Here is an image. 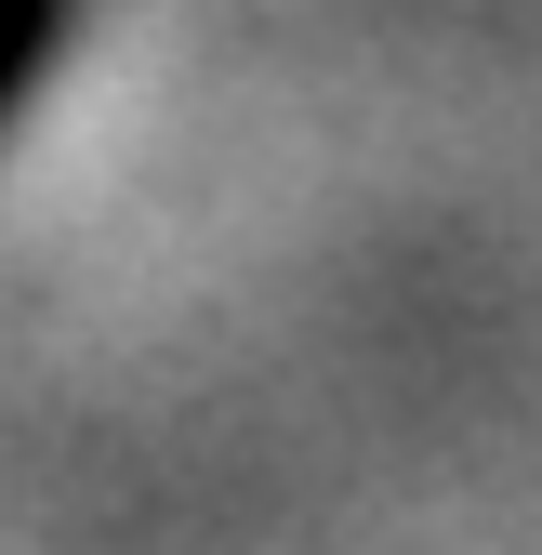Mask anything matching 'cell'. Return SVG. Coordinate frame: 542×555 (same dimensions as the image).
I'll return each instance as SVG.
<instances>
[{"instance_id": "obj_1", "label": "cell", "mask_w": 542, "mask_h": 555, "mask_svg": "<svg viewBox=\"0 0 542 555\" xmlns=\"http://www.w3.org/2000/svg\"><path fill=\"white\" fill-rule=\"evenodd\" d=\"M80 14H93V0H0V132H14V119H27V93L66 66Z\"/></svg>"}]
</instances>
